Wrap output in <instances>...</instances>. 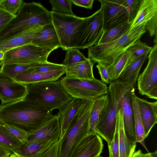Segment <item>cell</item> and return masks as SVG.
Returning <instances> with one entry per match:
<instances>
[{
  "instance_id": "36",
  "label": "cell",
  "mask_w": 157,
  "mask_h": 157,
  "mask_svg": "<svg viewBox=\"0 0 157 157\" xmlns=\"http://www.w3.org/2000/svg\"><path fill=\"white\" fill-rule=\"evenodd\" d=\"M66 68L62 64H59L48 62L37 63L33 67L27 70L31 73H44L59 70Z\"/></svg>"
},
{
  "instance_id": "28",
  "label": "cell",
  "mask_w": 157,
  "mask_h": 157,
  "mask_svg": "<svg viewBox=\"0 0 157 157\" xmlns=\"http://www.w3.org/2000/svg\"><path fill=\"white\" fill-rule=\"evenodd\" d=\"M136 96L135 91L132 94L133 106L135 119V133L136 143H140L149 152L145 145V138L144 127L140 117L139 110Z\"/></svg>"
},
{
  "instance_id": "11",
  "label": "cell",
  "mask_w": 157,
  "mask_h": 157,
  "mask_svg": "<svg viewBox=\"0 0 157 157\" xmlns=\"http://www.w3.org/2000/svg\"><path fill=\"white\" fill-rule=\"evenodd\" d=\"M145 25L151 36L157 38V0H142L130 29Z\"/></svg>"
},
{
  "instance_id": "40",
  "label": "cell",
  "mask_w": 157,
  "mask_h": 157,
  "mask_svg": "<svg viewBox=\"0 0 157 157\" xmlns=\"http://www.w3.org/2000/svg\"><path fill=\"white\" fill-rule=\"evenodd\" d=\"M4 125L9 132L21 143L25 142L27 136V133L26 132L10 126Z\"/></svg>"
},
{
  "instance_id": "44",
  "label": "cell",
  "mask_w": 157,
  "mask_h": 157,
  "mask_svg": "<svg viewBox=\"0 0 157 157\" xmlns=\"http://www.w3.org/2000/svg\"><path fill=\"white\" fill-rule=\"evenodd\" d=\"M59 146L58 141L40 157H57Z\"/></svg>"
},
{
  "instance_id": "12",
  "label": "cell",
  "mask_w": 157,
  "mask_h": 157,
  "mask_svg": "<svg viewBox=\"0 0 157 157\" xmlns=\"http://www.w3.org/2000/svg\"><path fill=\"white\" fill-rule=\"evenodd\" d=\"M103 32V20L99 10L87 20L79 42L76 48H88L96 44Z\"/></svg>"
},
{
  "instance_id": "39",
  "label": "cell",
  "mask_w": 157,
  "mask_h": 157,
  "mask_svg": "<svg viewBox=\"0 0 157 157\" xmlns=\"http://www.w3.org/2000/svg\"><path fill=\"white\" fill-rule=\"evenodd\" d=\"M109 157H120L118 130L116 125L114 135L112 142L108 143Z\"/></svg>"
},
{
  "instance_id": "4",
  "label": "cell",
  "mask_w": 157,
  "mask_h": 157,
  "mask_svg": "<svg viewBox=\"0 0 157 157\" xmlns=\"http://www.w3.org/2000/svg\"><path fill=\"white\" fill-rule=\"evenodd\" d=\"M146 31L144 25L129 30L119 38L102 44H96L88 49V58L94 63H100L108 67L138 40Z\"/></svg>"
},
{
  "instance_id": "29",
  "label": "cell",
  "mask_w": 157,
  "mask_h": 157,
  "mask_svg": "<svg viewBox=\"0 0 157 157\" xmlns=\"http://www.w3.org/2000/svg\"><path fill=\"white\" fill-rule=\"evenodd\" d=\"M105 98V95L99 97L94 100L90 113L87 134L96 133L97 126Z\"/></svg>"
},
{
  "instance_id": "6",
  "label": "cell",
  "mask_w": 157,
  "mask_h": 157,
  "mask_svg": "<svg viewBox=\"0 0 157 157\" xmlns=\"http://www.w3.org/2000/svg\"><path fill=\"white\" fill-rule=\"evenodd\" d=\"M95 99L84 101L64 136L59 140L57 157H69L87 134L90 112Z\"/></svg>"
},
{
  "instance_id": "18",
  "label": "cell",
  "mask_w": 157,
  "mask_h": 157,
  "mask_svg": "<svg viewBox=\"0 0 157 157\" xmlns=\"http://www.w3.org/2000/svg\"><path fill=\"white\" fill-rule=\"evenodd\" d=\"M32 44L52 51L60 47L58 36L52 23L42 26L37 30Z\"/></svg>"
},
{
  "instance_id": "26",
  "label": "cell",
  "mask_w": 157,
  "mask_h": 157,
  "mask_svg": "<svg viewBox=\"0 0 157 157\" xmlns=\"http://www.w3.org/2000/svg\"><path fill=\"white\" fill-rule=\"evenodd\" d=\"M94 64L92 61L88 59L86 60L66 67V75L83 79L94 78H95L93 70Z\"/></svg>"
},
{
  "instance_id": "23",
  "label": "cell",
  "mask_w": 157,
  "mask_h": 157,
  "mask_svg": "<svg viewBox=\"0 0 157 157\" xmlns=\"http://www.w3.org/2000/svg\"><path fill=\"white\" fill-rule=\"evenodd\" d=\"M41 25H37L25 30L15 36L0 41V51L5 52L13 48L32 44L34 36Z\"/></svg>"
},
{
  "instance_id": "46",
  "label": "cell",
  "mask_w": 157,
  "mask_h": 157,
  "mask_svg": "<svg viewBox=\"0 0 157 157\" xmlns=\"http://www.w3.org/2000/svg\"><path fill=\"white\" fill-rule=\"evenodd\" d=\"M150 98L157 99V88H155L150 91L146 95Z\"/></svg>"
},
{
  "instance_id": "15",
  "label": "cell",
  "mask_w": 157,
  "mask_h": 157,
  "mask_svg": "<svg viewBox=\"0 0 157 157\" xmlns=\"http://www.w3.org/2000/svg\"><path fill=\"white\" fill-rule=\"evenodd\" d=\"M134 91L135 89L133 87L126 93L121 101L119 109L122 112L124 129L126 136L130 141L136 143L133 106L132 94Z\"/></svg>"
},
{
  "instance_id": "51",
  "label": "cell",
  "mask_w": 157,
  "mask_h": 157,
  "mask_svg": "<svg viewBox=\"0 0 157 157\" xmlns=\"http://www.w3.org/2000/svg\"><path fill=\"white\" fill-rule=\"evenodd\" d=\"M9 157H18L16 155H15V154H13V153H12L10 155V156Z\"/></svg>"
},
{
  "instance_id": "31",
  "label": "cell",
  "mask_w": 157,
  "mask_h": 157,
  "mask_svg": "<svg viewBox=\"0 0 157 157\" xmlns=\"http://www.w3.org/2000/svg\"><path fill=\"white\" fill-rule=\"evenodd\" d=\"M128 59V55L125 51L118 57L112 64L108 67L110 83L118 78L126 66Z\"/></svg>"
},
{
  "instance_id": "47",
  "label": "cell",
  "mask_w": 157,
  "mask_h": 157,
  "mask_svg": "<svg viewBox=\"0 0 157 157\" xmlns=\"http://www.w3.org/2000/svg\"><path fill=\"white\" fill-rule=\"evenodd\" d=\"M143 154L141 151L139 149L134 153L132 157H142Z\"/></svg>"
},
{
  "instance_id": "17",
  "label": "cell",
  "mask_w": 157,
  "mask_h": 157,
  "mask_svg": "<svg viewBox=\"0 0 157 157\" xmlns=\"http://www.w3.org/2000/svg\"><path fill=\"white\" fill-rule=\"evenodd\" d=\"M60 136L59 118L55 117L35 131L27 134L26 143L47 140L58 141Z\"/></svg>"
},
{
  "instance_id": "33",
  "label": "cell",
  "mask_w": 157,
  "mask_h": 157,
  "mask_svg": "<svg viewBox=\"0 0 157 157\" xmlns=\"http://www.w3.org/2000/svg\"><path fill=\"white\" fill-rule=\"evenodd\" d=\"M36 63L30 64H3L1 66L0 71L14 79L18 74L33 67Z\"/></svg>"
},
{
  "instance_id": "7",
  "label": "cell",
  "mask_w": 157,
  "mask_h": 157,
  "mask_svg": "<svg viewBox=\"0 0 157 157\" xmlns=\"http://www.w3.org/2000/svg\"><path fill=\"white\" fill-rule=\"evenodd\" d=\"M52 23L63 50L76 48L80 39L87 20L72 15L56 13L50 11Z\"/></svg>"
},
{
  "instance_id": "14",
  "label": "cell",
  "mask_w": 157,
  "mask_h": 157,
  "mask_svg": "<svg viewBox=\"0 0 157 157\" xmlns=\"http://www.w3.org/2000/svg\"><path fill=\"white\" fill-rule=\"evenodd\" d=\"M27 93L26 85L0 71V99L4 105L24 99Z\"/></svg>"
},
{
  "instance_id": "43",
  "label": "cell",
  "mask_w": 157,
  "mask_h": 157,
  "mask_svg": "<svg viewBox=\"0 0 157 157\" xmlns=\"http://www.w3.org/2000/svg\"><path fill=\"white\" fill-rule=\"evenodd\" d=\"M94 0H71L72 3L75 5L91 10Z\"/></svg>"
},
{
  "instance_id": "16",
  "label": "cell",
  "mask_w": 157,
  "mask_h": 157,
  "mask_svg": "<svg viewBox=\"0 0 157 157\" xmlns=\"http://www.w3.org/2000/svg\"><path fill=\"white\" fill-rule=\"evenodd\" d=\"M103 148L102 140L98 135L87 134L78 144L69 157H99Z\"/></svg>"
},
{
  "instance_id": "53",
  "label": "cell",
  "mask_w": 157,
  "mask_h": 157,
  "mask_svg": "<svg viewBox=\"0 0 157 157\" xmlns=\"http://www.w3.org/2000/svg\"><path fill=\"white\" fill-rule=\"evenodd\" d=\"M18 157H20V156H18Z\"/></svg>"
},
{
  "instance_id": "48",
  "label": "cell",
  "mask_w": 157,
  "mask_h": 157,
  "mask_svg": "<svg viewBox=\"0 0 157 157\" xmlns=\"http://www.w3.org/2000/svg\"><path fill=\"white\" fill-rule=\"evenodd\" d=\"M4 54L5 52L0 51V65H1L2 61L3 59Z\"/></svg>"
},
{
  "instance_id": "38",
  "label": "cell",
  "mask_w": 157,
  "mask_h": 157,
  "mask_svg": "<svg viewBox=\"0 0 157 157\" xmlns=\"http://www.w3.org/2000/svg\"><path fill=\"white\" fill-rule=\"evenodd\" d=\"M142 0H121V4L126 8L128 14V22L131 23L140 8Z\"/></svg>"
},
{
  "instance_id": "30",
  "label": "cell",
  "mask_w": 157,
  "mask_h": 157,
  "mask_svg": "<svg viewBox=\"0 0 157 157\" xmlns=\"http://www.w3.org/2000/svg\"><path fill=\"white\" fill-rule=\"evenodd\" d=\"M152 48L141 42L140 39L138 40L126 51L128 55V59L125 66L149 53Z\"/></svg>"
},
{
  "instance_id": "35",
  "label": "cell",
  "mask_w": 157,
  "mask_h": 157,
  "mask_svg": "<svg viewBox=\"0 0 157 157\" xmlns=\"http://www.w3.org/2000/svg\"><path fill=\"white\" fill-rule=\"evenodd\" d=\"M88 59L78 49L72 48L67 50L65 58L62 64L68 67Z\"/></svg>"
},
{
  "instance_id": "27",
  "label": "cell",
  "mask_w": 157,
  "mask_h": 157,
  "mask_svg": "<svg viewBox=\"0 0 157 157\" xmlns=\"http://www.w3.org/2000/svg\"><path fill=\"white\" fill-rule=\"evenodd\" d=\"M131 25L127 22L103 31L96 44L108 43L119 38L129 30Z\"/></svg>"
},
{
  "instance_id": "24",
  "label": "cell",
  "mask_w": 157,
  "mask_h": 157,
  "mask_svg": "<svg viewBox=\"0 0 157 157\" xmlns=\"http://www.w3.org/2000/svg\"><path fill=\"white\" fill-rule=\"evenodd\" d=\"M148 57L147 54L125 66L117 79L129 87H133L141 67Z\"/></svg>"
},
{
  "instance_id": "1",
  "label": "cell",
  "mask_w": 157,
  "mask_h": 157,
  "mask_svg": "<svg viewBox=\"0 0 157 157\" xmlns=\"http://www.w3.org/2000/svg\"><path fill=\"white\" fill-rule=\"evenodd\" d=\"M56 115L39 104L25 99L0 105V123L27 134L36 130Z\"/></svg>"
},
{
  "instance_id": "49",
  "label": "cell",
  "mask_w": 157,
  "mask_h": 157,
  "mask_svg": "<svg viewBox=\"0 0 157 157\" xmlns=\"http://www.w3.org/2000/svg\"><path fill=\"white\" fill-rule=\"evenodd\" d=\"M150 157H157V151L156 150L154 152H150Z\"/></svg>"
},
{
  "instance_id": "5",
  "label": "cell",
  "mask_w": 157,
  "mask_h": 157,
  "mask_svg": "<svg viewBox=\"0 0 157 157\" xmlns=\"http://www.w3.org/2000/svg\"><path fill=\"white\" fill-rule=\"evenodd\" d=\"M26 85L27 93L24 99L36 102L52 111L60 109L73 98L65 90L60 80Z\"/></svg>"
},
{
  "instance_id": "25",
  "label": "cell",
  "mask_w": 157,
  "mask_h": 157,
  "mask_svg": "<svg viewBox=\"0 0 157 157\" xmlns=\"http://www.w3.org/2000/svg\"><path fill=\"white\" fill-rule=\"evenodd\" d=\"M117 126L119 135L120 157H132L135 151L136 143L132 142L125 133L122 112L119 109L117 115Z\"/></svg>"
},
{
  "instance_id": "37",
  "label": "cell",
  "mask_w": 157,
  "mask_h": 157,
  "mask_svg": "<svg viewBox=\"0 0 157 157\" xmlns=\"http://www.w3.org/2000/svg\"><path fill=\"white\" fill-rule=\"evenodd\" d=\"M24 2L22 0H0V9L15 16Z\"/></svg>"
},
{
  "instance_id": "22",
  "label": "cell",
  "mask_w": 157,
  "mask_h": 157,
  "mask_svg": "<svg viewBox=\"0 0 157 157\" xmlns=\"http://www.w3.org/2000/svg\"><path fill=\"white\" fill-rule=\"evenodd\" d=\"M66 68L44 73H31L26 70L17 75L14 79L25 85L56 81L65 73Z\"/></svg>"
},
{
  "instance_id": "21",
  "label": "cell",
  "mask_w": 157,
  "mask_h": 157,
  "mask_svg": "<svg viewBox=\"0 0 157 157\" xmlns=\"http://www.w3.org/2000/svg\"><path fill=\"white\" fill-rule=\"evenodd\" d=\"M83 101L73 98L71 101L59 110L57 115L59 118L60 128L59 140L64 136Z\"/></svg>"
},
{
  "instance_id": "42",
  "label": "cell",
  "mask_w": 157,
  "mask_h": 157,
  "mask_svg": "<svg viewBox=\"0 0 157 157\" xmlns=\"http://www.w3.org/2000/svg\"><path fill=\"white\" fill-rule=\"evenodd\" d=\"M15 16L0 9V32Z\"/></svg>"
},
{
  "instance_id": "2",
  "label": "cell",
  "mask_w": 157,
  "mask_h": 157,
  "mask_svg": "<svg viewBox=\"0 0 157 157\" xmlns=\"http://www.w3.org/2000/svg\"><path fill=\"white\" fill-rule=\"evenodd\" d=\"M132 88L117 79L109 84L96 129V133L107 144L112 142L114 135L121 101L126 93Z\"/></svg>"
},
{
  "instance_id": "54",
  "label": "cell",
  "mask_w": 157,
  "mask_h": 157,
  "mask_svg": "<svg viewBox=\"0 0 157 157\" xmlns=\"http://www.w3.org/2000/svg\"><path fill=\"white\" fill-rule=\"evenodd\" d=\"M10 157V156H9Z\"/></svg>"
},
{
  "instance_id": "34",
  "label": "cell",
  "mask_w": 157,
  "mask_h": 157,
  "mask_svg": "<svg viewBox=\"0 0 157 157\" xmlns=\"http://www.w3.org/2000/svg\"><path fill=\"white\" fill-rule=\"evenodd\" d=\"M51 12L59 14L75 15L72 11L71 0H50Z\"/></svg>"
},
{
  "instance_id": "8",
  "label": "cell",
  "mask_w": 157,
  "mask_h": 157,
  "mask_svg": "<svg viewBox=\"0 0 157 157\" xmlns=\"http://www.w3.org/2000/svg\"><path fill=\"white\" fill-rule=\"evenodd\" d=\"M60 81L71 97L83 101L95 99L105 95L108 90L106 85L95 78L83 79L66 75Z\"/></svg>"
},
{
  "instance_id": "45",
  "label": "cell",
  "mask_w": 157,
  "mask_h": 157,
  "mask_svg": "<svg viewBox=\"0 0 157 157\" xmlns=\"http://www.w3.org/2000/svg\"><path fill=\"white\" fill-rule=\"evenodd\" d=\"M11 152L0 146V157H9Z\"/></svg>"
},
{
  "instance_id": "9",
  "label": "cell",
  "mask_w": 157,
  "mask_h": 157,
  "mask_svg": "<svg viewBox=\"0 0 157 157\" xmlns=\"http://www.w3.org/2000/svg\"><path fill=\"white\" fill-rule=\"evenodd\" d=\"M52 51L29 44L18 47L5 52L1 66L3 64H30L47 61Z\"/></svg>"
},
{
  "instance_id": "20",
  "label": "cell",
  "mask_w": 157,
  "mask_h": 157,
  "mask_svg": "<svg viewBox=\"0 0 157 157\" xmlns=\"http://www.w3.org/2000/svg\"><path fill=\"white\" fill-rule=\"evenodd\" d=\"M58 141L53 140L21 143L12 152L21 157H40Z\"/></svg>"
},
{
  "instance_id": "10",
  "label": "cell",
  "mask_w": 157,
  "mask_h": 157,
  "mask_svg": "<svg viewBox=\"0 0 157 157\" xmlns=\"http://www.w3.org/2000/svg\"><path fill=\"white\" fill-rule=\"evenodd\" d=\"M103 20V31L128 22V14L121 0H99Z\"/></svg>"
},
{
  "instance_id": "13",
  "label": "cell",
  "mask_w": 157,
  "mask_h": 157,
  "mask_svg": "<svg viewBox=\"0 0 157 157\" xmlns=\"http://www.w3.org/2000/svg\"><path fill=\"white\" fill-rule=\"evenodd\" d=\"M147 64L138 77L139 93L146 95L150 91L157 88V43H155L148 56Z\"/></svg>"
},
{
  "instance_id": "50",
  "label": "cell",
  "mask_w": 157,
  "mask_h": 157,
  "mask_svg": "<svg viewBox=\"0 0 157 157\" xmlns=\"http://www.w3.org/2000/svg\"><path fill=\"white\" fill-rule=\"evenodd\" d=\"M150 152L147 153L145 154H143L142 157H150Z\"/></svg>"
},
{
  "instance_id": "3",
  "label": "cell",
  "mask_w": 157,
  "mask_h": 157,
  "mask_svg": "<svg viewBox=\"0 0 157 157\" xmlns=\"http://www.w3.org/2000/svg\"><path fill=\"white\" fill-rule=\"evenodd\" d=\"M52 23L50 12L41 4L24 2L15 16L0 32V41L34 26Z\"/></svg>"
},
{
  "instance_id": "41",
  "label": "cell",
  "mask_w": 157,
  "mask_h": 157,
  "mask_svg": "<svg viewBox=\"0 0 157 157\" xmlns=\"http://www.w3.org/2000/svg\"><path fill=\"white\" fill-rule=\"evenodd\" d=\"M100 76L101 81L107 84H109L110 81L108 71V67L104 64L98 63L96 66Z\"/></svg>"
},
{
  "instance_id": "52",
  "label": "cell",
  "mask_w": 157,
  "mask_h": 157,
  "mask_svg": "<svg viewBox=\"0 0 157 157\" xmlns=\"http://www.w3.org/2000/svg\"><path fill=\"white\" fill-rule=\"evenodd\" d=\"M99 157H102V156H99Z\"/></svg>"
},
{
  "instance_id": "19",
  "label": "cell",
  "mask_w": 157,
  "mask_h": 157,
  "mask_svg": "<svg viewBox=\"0 0 157 157\" xmlns=\"http://www.w3.org/2000/svg\"><path fill=\"white\" fill-rule=\"evenodd\" d=\"M136 98L146 138L157 123V101L151 102L137 96Z\"/></svg>"
},
{
  "instance_id": "32",
  "label": "cell",
  "mask_w": 157,
  "mask_h": 157,
  "mask_svg": "<svg viewBox=\"0 0 157 157\" xmlns=\"http://www.w3.org/2000/svg\"><path fill=\"white\" fill-rule=\"evenodd\" d=\"M21 143L12 135L0 123V146L12 151L18 147Z\"/></svg>"
}]
</instances>
